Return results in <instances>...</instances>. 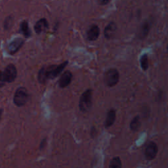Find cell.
Masks as SVG:
<instances>
[{"mask_svg": "<svg viewBox=\"0 0 168 168\" xmlns=\"http://www.w3.org/2000/svg\"><path fill=\"white\" fill-rule=\"evenodd\" d=\"M68 64V61H65L59 65H51L42 68L37 74V80L42 84H45L47 80H54L61 74Z\"/></svg>", "mask_w": 168, "mask_h": 168, "instance_id": "1", "label": "cell"}, {"mask_svg": "<svg viewBox=\"0 0 168 168\" xmlns=\"http://www.w3.org/2000/svg\"><path fill=\"white\" fill-rule=\"evenodd\" d=\"M92 99H93V91L88 89L84 91L80 97L79 101V108L82 112H87L91 109L92 106Z\"/></svg>", "mask_w": 168, "mask_h": 168, "instance_id": "2", "label": "cell"}, {"mask_svg": "<svg viewBox=\"0 0 168 168\" xmlns=\"http://www.w3.org/2000/svg\"><path fill=\"white\" fill-rule=\"evenodd\" d=\"M17 76V70L16 66L12 64L8 65L5 68L4 72H1V85L3 82L12 83Z\"/></svg>", "mask_w": 168, "mask_h": 168, "instance_id": "3", "label": "cell"}, {"mask_svg": "<svg viewBox=\"0 0 168 168\" xmlns=\"http://www.w3.org/2000/svg\"><path fill=\"white\" fill-rule=\"evenodd\" d=\"M29 99V94L25 87H18L15 91L13 102L17 106L21 107L24 106Z\"/></svg>", "mask_w": 168, "mask_h": 168, "instance_id": "4", "label": "cell"}, {"mask_svg": "<svg viewBox=\"0 0 168 168\" xmlns=\"http://www.w3.org/2000/svg\"><path fill=\"white\" fill-rule=\"evenodd\" d=\"M119 80V72L116 68H110L104 73V82L107 86L110 87L115 86L118 83Z\"/></svg>", "mask_w": 168, "mask_h": 168, "instance_id": "5", "label": "cell"}, {"mask_svg": "<svg viewBox=\"0 0 168 168\" xmlns=\"http://www.w3.org/2000/svg\"><path fill=\"white\" fill-rule=\"evenodd\" d=\"M158 148L157 145L154 142L151 141L147 146L145 152V156L147 160H153L155 159L158 154Z\"/></svg>", "mask_w": 168, "mask_h": 168, "instance_id": "6", "label": "cell"}, {"mask_svg": "<svg viewBox=\"0 0 168 168\" xmlns=\"http://www.w3.org/2000/svg\"><path fill=\"white\" fill-rule=\"evenodd\" d=\"M24 43V41L22 38H20V37L14 39L9 43L7 46L8 52L11 55H14V54L17 53L21 49V47H23Z\"/></svg>", "mask_w": 168, "mask_h": 168, "instance_id": "7", "label": "cell"}, {"mask_svg": "<svg viewBox=\"0 0 168 168\" xmlns=\"http://www.w3.org/2000/svg\"><path fill=\"white\" fill-rule=\"evenodd\" d=\"M72 78H73V75L70 71L69 70L65 71L62 74L61 78H59V80L58 82L59 87L61 88H65L68 86L71 83V81L72 80Z\"/></svg>", "mask_w": 168, "mask_h": 168, "instance_id": "8", "label": "cell"}, {"mask_svg": "<svg viewBox=\"0 0 168 168\" xmlns=\"http://www.w3.org/2000/svg\"><path fill=\"white\" fill-rule=\"evenodd\" d=\"M100 35V28L97 25L93 24L89 28L87 32V38L90 42L97 40Z\"/></svg>", "mask_w": 168, "mask_h": 168, "instance_id": "9", "label": "cell"}, {"mask_svg": "<svg viewBox=\"0 0 168 168\" xmlns=\"http://www.w3.org/2000/svg\"><path fill=\"white\" fill-rule=\"evenodd\" d=\"M48 27L49 24L45 18H41V19L37 21L36 24H35L34 30L36 32V34H40L45 32Z\"/></svg>", "mask_w": 168, "mask_h": 168, "instance_id": "10", "label": "cell"}, {"mask_svg": "<svg viewBox=\"0 0 168 168\" xmlns=\"http://www.w3.org/2000/svg\"><path fill=\"white\" fill-rule=\"evenodd\" d=\"M116 119V112L115 110L111 109L107 113L106 118L104 122V127L106 128H110L114 123Z\"/></svg>", "mask_w": 168, "mask_h": 168, "instance_id": "11", "label": "cell"}, {"mask_svg": "<svg viewBox=\"0 0 168 168\" xmlns=\"http://www.w3.org/2000/svg\"><path fill=\"white\" fill-rule=\"evenodd\" d=\"M117 30V26L114 23H110L104 28V34L106 39H110L114 37Z\"/></svg>", "mask_w": 168, "mask_h": 168, "instance_id": "12", "label": "cell"}, {"mask_svg": "<svg viewBox=\"0 0 168 168\" xmlns=\"http://www.w3.org/2000/svg\"><path fill=\"white\" fill-rule=\"evenodd\" d=\"M20 32L26 38H29L31 36L32 32L29 28V25H28V23L26 21H24L21 23Z\"/></svg>", "mask_w": 168, "mask_h": 168, "instance_id": "13", "label": "cell"}, {"mask_svg": "<svg viewBox=\"0 0 168 168\" xmlns=\"http://www.w3.org/2000/svg\"><path fill=\"white\" fill-rule=\"evenodd\" d=\"M150 23H148V22H145V23H143V24H142L141 26L140 33H139V37H140V38L143 39L145 37H147L149 32V30H150Z\"/></svg>", "mask_w": 168, "mask_h": 168, "instance_id": "14", "label": "cell"}, {"mask_svg": "<svg viewBox=\"0 0 168 168\" xmlns=\"http://www.w3.org/2000/svg\"><path fill=\"white\" fill-rule=\"evenodd\" d=\"M141 121L139 116H135V118L131 120V123H130V129L133 131H137V130L140 128L141 127Z\"/></svg>", "mask_w": 168, "mask_h": 168, "instance_id": "15", "label": "cell"}, {"mask_svg": "<svg viewBox=\"0 0 168 168\" xmlns=\"http://www.w3.org/2000/svg\"><path fill=\"white\" fill-rule=\"evenodd\" d=\"M140 64L142 69L144 71L147 70L149 67V63H148V57L147 54H143L140 59Z\"/></svg>", "mask_w": 168, "mask_h": 168, "instance_id": "16", "label": "cell"}, {"mask_svg": "<svg viewBox=\"0 0 168 168\" xmlns=\"http://www.w3.org/2000/svg\"><path fill=\"white\" fill-rule=\"evenodd\" d=\"M122 166V161L118 156L112 158V160L110 161V164L109 165L110 167H121Z\"/></svg>", "mask_w": 168, "mask_h": 168, "instance_id": "17", "label": "cell"}, {"mask_svg": "<svg viewBox=\"0 0 168 168\" xmlns=\"http://www.w3.org/2000/svg\"><path fill=\"white\" fill-rule=\"evenodd\" d=\"M12 19L11 18H6V20L5 21V24H4L5 29L8 30L9 28L11 27V24L12 23Z\"/></svg>", "mask_w": 168, "mask_h": 168, "instance_id": "18", "label": "cell"}, {"mask_svg": "<svg viewBox=\"0 0 168 168\" xmlns=\"http://www.w3.org/2000/svg\"><path fill=\"white\" fill-rule=\"evenodd\" d=\"M110 0H99V4L101 5H106L109 3Z\"/></svg>", "mask_w": 168, "mask_h": 168, "instance_id": "19", "label": "cell"}, {"mask_svg": "<svg viewBox=\"0 0 168 168\" xmlns=\"http://www.w3.org/2000/svg\"><path fill=\"white\" fill-rule=\"evenodd\" d=\"M45 144H46V139H44L42 141V142H41V144H40V149H42L44 147H45Z\"/></svg>", "mask_w": 168, "mask_h": 168, "instance_id": "20", "label": "cell"}, {"mask_svg": "<svg viewBox=\"0 0 168 168\" xmlns=\"http://www.w3.org/2000/svg\"><path fill=\"white\" fill-rule=\"evenodd\" d=\"M167 52H168V45L167 46Z\"/></svg>", "mask_w": 168, "mask_h": 168, "instance_id": "21", "label": "cell"}]
</instances>
